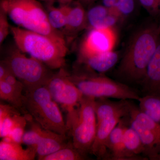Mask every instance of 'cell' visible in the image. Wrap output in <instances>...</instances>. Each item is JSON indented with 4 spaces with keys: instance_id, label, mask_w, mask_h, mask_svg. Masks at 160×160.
<instances>
[{
    "instance_id": "e0dca14e",
    "label": "cell",
    "mask_w": 160,
    "mask_h": 160,
    "mask_svg": "<svg viewBox=\"0 0 160 160\" xmlns=\"http://www.w3.org/2000/svg\"><path fill=\"white\" fill-rule=\"evenodd\" d=\"M66 135L44 129L42 136L36 146L38 159L53 153L67 145L68 141Z\"/></svg>"
},
{
    "instance_id": "d4e9b609",
    "label": "cell",
    "mask_w": 160,
    "mask_h": 160,
    "mask_svg": "<svg viewBox=\"0 0 160 160\" xmlns=\"http://www.w3.org/2000/svg\"><path fill=\"white\" fill-rule=\"evenodd\" d=\"M139 107L142 111L160 123V98L150 95L140 97Z\"/></svg>"
},
{
    "instance_id": "7402d4cb",
    "label": "cell",
    "mask_w": 160,
    "mask_h": 160,
    "mask_svg": "<svg viewBox=\"0 0 160 160\" xmlns=\"http://www.w3.org/2000/svg\"><path fill=\"white\" fill-rule=\"evenodd\" d=\"M23 91L9 85L3 80H0V98L26 114L23 105Z\"/></svg>"
},
{
    "instance_id": "4dcf8cb0",
    "label": "cell",
    "mask_w": 160,
    "mask_h": 160,
    "mask_svg": "<svg viewBox=\"0 0 160 160\" xmlns=\"http://www.w3.org/2000/svg\"><path fill=\"white\" fill-rule=\"evenodd\" d=\"M103 6L112 11L115 12L117 0H102Z\"/></svg>"
},
{
    "instance_id": "836d02e7",
    "label": "cell",
    "mask_w": 160,
    "mask_h": 160,
    "mask_svg": "<svg viewBox=\"0 0 160 160\" xmlns=\"http://www.w3.org/2000/svg\"><path fill=\"white\" fill-rule=\"evenodd\" d=\"M95 0H80V2L85 5H89L94 2Z\"/></svg>"
},
{
    "instance_id": "f546056e",
    "label": "cell",
    "mask_w": 160,
    "mask_h": 160,
    "mask_svg": "<svg viewBox=\"0 0 160 160\" xmlns=\"http://www.w3.org/2000/svg\"><path fill=\"white\" fill-rule=\"evenodd\" d=\"M140 4L153 16H160V0H138Z\"/></svg>"
},
{
    "instance_id": "8fae6325",
    "label": "cell",
    "mask_w": 160,
    "mask_h": 160,
    "mask_svg": "<svg viewBox=\"0 0 160 160\" xmlns=\"http://www.w3.org/2000/svg\"><path fill=\"white\" fill-rule=\"evenodd\" d=\"M141 85L144 95H150L160 98V38Z\"/></svg>"
},
{
    "instance_id": "cb8c5ba5",
    "label": "cell",
    "mask_w": 160,
    "mask_h": 160,
    "mask_svg": "<svg viewBox=\"0 0 160 160\" xmlns=\"http://www.w3.org/2000/svg\"><path fill=\"white\" fill-rule=\"evenodd\" d=\"M69 5L56 7L53 4H47L46 10L49 24L53 29L62 32L66 26Z\"/></svg>"
},
{
    "instance_id": "4316f807",
    "label": "cell",
    "mask_w": 160,
    "mask_h": 160,
    "mask_svg": "<svg viewBox=\"0 0 160 160\" xmlns=\"http://www.w3.org/2000/svg\"><path fill=\"white\" fill-rule=\"evenodd\" d=\"M28 122L30 124V129L25 132L23 135L22 144L27 147H33L36 149L38 143L42 136L44 129L32 117L29 118Z\"/></svg>"
},
{
    "instance_id": "30bf717a",
    "label": "cell",
    "mask_w": 160,
    "mask_h": 160,
    "mask_svg": "<svg viewBox=\"0 0 160 160\" xmlns=\"http://www.w3.org/2000/svg\"><path fill=\"white\" fill-rule=\"evenodd\" d=\"M123 117L116 116L97 121V128L94 142L92 146L90 154L98 159H108L106 144L111 132Z\"/></svg>"
},
{
    "instance_id": "f1b7e54d",
    "label": "cell",
    "mask_w": 160,
    "mask_h": 160,
    "mask_svg": "<svg viewBox=\"0 0 160 160\" xmlns=\"http://www.w3.org/2000/svg\"><path fill=\"white\" fill-rule=\"evenodd\" d=\"M10 28L8 22V16L5 11L0 8V44H2L10 32Z\"/></svg>"
},
{
    "instance_id": "ba28073f",
    "label": "cell",
    "mask_w": 160,
    "mask_h": 160,
    "mask_svg": "<svg viewBox=\"0 0 160 160\" xmlns=\"http://www.w3.org/2000/svg\"><path fill=\"white\" fill-rule=\"evenodd\" d=\"M52 73L45 86L52 98L69 112L76 108L83 97L82 92L70 80L64 68Z\"/></svg>"
},
{
    "instance_id": "8992f818",
    "label": "cell",
    "mask_w": 160,
    "mask_h": 160,
    "mask_svg": "<svg viewBox=\"0 0 160 160\" xmlns=\"http://www.w3.org/2000/svg\"><path fill=\"white\" fill-rule=\"evenodd\" d=\"M95 100L94 98L84 95L79 106L67 112L66 125L72 143L86 156L90 153L96 134Z\"/></svg>"
},
{
    "instance_id": "d6986e66",
    "label": "cell",
    "mask_w": 160,
    "mask_h": 160,
    "mask_svg": "<svg viewBox=\"0 0 160 160\" xmlns=\"http://www.w3.org/2000/svg\"><path fill=\"white\" fill-rule=\"evenodd\" d=\"M37 156L35 148L24 149L21 143L3 139L0 142L1 160H33Z\"/></svg>"
},
{
    "instance_id": "83f0119b",
    "label": "cell",
    "mask_w": 160,
    "mask_h": 160,
    "mask_svg": "<svg viewBox=\"0 0 160 160\" xmlns=\"http://www.w3.org/2000/svg\"><path fill=\"white\" fill-rule=\"evenodd\" d=\"M136 0H117L115 12L120 21H123L134 12Z\"/></svg>"
},
{
    "instance_id": "9a60e30c",
    "label": "cell",
    "mask_w": 160,
    "mask_h": 160,
    "mask_svg": "<svg viewBox=\"0 0 160 160\" xmlns=\"http://www.w3.org/2000/svg\"><path fill=\"white\" fill-rule=\"evenodd\" d=\"M18 109L10 104H0V137L3 138L13 128L22 124H27L29 114L22 115Z\"/></svg>"
},
{
    "instance_id": "5b68a950",
    "label": "cell",
    "mask_w": 160,
    "mask_h": 160,
    "mask_svg": "<svg viewBox=\"0 0 160 160\" xmlns=\"http://www.w3.org/2000/svg\"><path fill=\"white\" fill-rule=\"evenodd\" d=\"M58 104L45 86L26 90L23 94L26 114L43 129L66 135L68 128Z\"/></svg>"
},
{
    "instance_id": "4fadbf2b",
    "label": "cell",
    "mask_w": 160,
    "mask_h": 160,
    "mask_svg": "<svg viewBox=\"0 0 160 160\" xmlns=\"http://www.w3.org/2000/svg\"><path fill=\"white\" fill-rule=\"evenodd\" d=\"M120 21L115 12L102 5L93 6L86 12V28L88 29L114 28Z\"/></svg>"
},
{
    "instance_id": "7c38bea8",
    "label": "cell",
    "mask_w": 160,
    "mask_h": 160,
    "mask_svg": "<svg viewBox=\"0 0 160 160\" xmlns=\"http://www.w3.org/2000/svg\"><path fill=\"white\" fill-rule=\"evenodd\" d=\"M121 119L113 129L107 140L106 147L108 152V159L130 160L124 146V133L126 127L129 125V117Z\"/></svg>"
},
{
    "instance_id": "ac0fdd59",
    "label": "cell",
    "mask_w": 160,
    "mask_h": 160,
    "mask_svg": "<svg viewBox=\"0 0 160 160\" xmlns=\"http://www.w3.org/2000/svg\"><path fill=\"white\" fill-rule=\"evenodd\" d=\"M129 125L135 130L141 138L145 151L144 156L147 158L154 160L160 152V137L155 132L140 125L129 118Z\"/></svg>"
},
{
    "instance_id": "7a4b0ae2",
    "label": "cell",
    "mask_w": 160,
    "mask_h": 160,
    "mask_svg": "<svg viewBox=\"0 0 160 160\" xmlns=\"http://www.w3.org/2000/svg\"><path fill=\"white\" fill-rule=\"evenodd\" d=\"M10 32L20 51L41 61L49 69H60L66 66V44L18 26H11Z\"/></svg>"
},
{
    "instance_id": "9c48e42d",
    "label": "cell",
    "mask_w": 160,
    "mask_h": 160,
    "mask_svg": "<svg viewBox=\"0 0 160 160\" xmlns=\"http://www.w3.org/2000/svg\"><path fill=\"white\" fill-rule=\"evenodd\" d=\"M117 41V35L114 28L89 29L80 45L78 61L113 51Z\"/></svg>"
},
{
    "instance_id": "44dd1931",
    "label": "cell",
    "mask_w": 160,
    "mask_h": 160,
    "mask_svg": "<svg viewBox=\"0 0 160 160\" xmlns=\"http://www.w3.org/2000/svg\"><path fill=\"white\" fill-rule=\"evenodd\" d=\"M123 141L125 149L130 160L144 158L140 156L141 154L144 155L145 151L141 138L137 132L129 125L124 132Z\"/></svg>"
},
{
    "instance_id": "603a6c76",
    "label": "cell",
    "mask_w": 160,
    "mask_h": 160,
    "mask_svg": "<svg viewBox=\"0 0 160 160\" xmlns=\"http://www.w3.org/2000/svg\"><path fill=\"white\" fill-rule=\"evenodd\" d=\"M130 100L129 117L143 127L155 132L160 137V123L156 122L148 115L142 111Z\"/></svg>"
},
{
    "instance_id": "3957f363",
    "label": "cell",
    "mask_w": 160,
    "mask_h": 160,
    "mask_svg": "<svg viewBox=\"0 0 160 160\" xmlns=\"http://www.w3.org/2000/svg\"><path fill=\"white\" fill-rule=\"evenodd\" d=\"M0 8L18 27L66 44L63 33L49 24L46 10L37 0H1Z\"/></svg>"
},
{
    "instance_id": "2e32d148",
    "label": "cell",
    "mask_w": 160,
    "mask_h": 160,
    "mask_svg": "<svg viewBox=\"0 0 160 160\" xmlns=\"http://www.w3.org/2000/svg\"><path fill=\"white\" fill-rule=\"evenodd\" d=\"M131 100H120L115 102L106 98L96 99L95 112L98 121L116 116H129Z\"/></svg>"
},
{
    "instance_id": "277c9868",
    "label": "cell",
    "mask_w": 160,
    "mask_h": 160,
    "mask_svg": "<svg viewBox=\"0 0 160 160\" xmlns=\"http://www.w3.org/2000/svg\"><path fill=\"white\" fill-rule=\"evenodd\" d=\"M76 68L70 80L82 92L83 95L95 99L112 98L119 100H137L138 93L128 85L116 82L84 66Z\"/></svg>"
},
{
    "instance_id": "484cf974",
    "label": "cell",
    "mask_w": 160,
    "mask_h": 160,
    "mask_svg": "<svg viewBox=\"0 0 160 160\" xmlns=\"http://www.w3.org/2000/svg\"><path fill=\"white\" fill-rule=\"evenodd\" d=\"M87 158L74 147L72 141L70 140L62 148L44 157L41 160H82Z\"/></svg>"
},
{
    "instance_id": "6da1fadb",
    "label": "cell",
    "mask_w": 160,
    "mask_h": 160,
    "mask_svg": "<svg viewBox=\"0 0 160 160\" xmlns=\"http://www.w3.org/2000/svg\"><path fill=\"white\" fill-rule=\"evenodd\" d=\"M160 38V23L152 22L135 33L117 69L121 82L140 84Z\"/></svg>"
},
{
    "instance_id": "1f68e13d",
    "label": "cell",
    "mask_w": 160,
    "mask_h": 160,
    "mask_svg": "<svg viewBox=\"0 0 160 160\" xmlns=\"http://www.w3.org/2000/svg\"><path fill=\"white\" fill-rule=\"evenodd\" d=\"M9 70L7 66L1 62L0 65V80H3L9 72Z\"/></svg>"
},
{
    "instance_id": "52a82bcc",
    "label": "cell",
    "mask_w": 160,
    "mask_h": 160,
    "mask_svg": "<svg viewBox=\"0 0 160 160\" xmlns=\"http://www.w3.org/2000/svg\"><path fill=\"white\" fill-rule=\"evenodd\" d=\"M2 62L23 83L25 91L45 86L52 74L44 63L27 56L17 47L11 49Z\"/></svg>"
},
{
    "instance_id": "ffe728a7",
    "label": "cell",
    "mask_w": 160,
    "mask_h": 160,
    "mask_svg": "<svg viewBox=\"0 0 160 160\" xmlns=\"http://www.w3.org/2000/svg\"><path fill=\"white\" fill-rule=\"evenodd\" d=\"M118 60V55L112 51L92 56L78 61L79 64L92 71L104 74L114 67Z\"/></svg>"
},
{
    "instance_id": "d6a6232c",
    "label": "cell",
    "mask_w": 160,
    "mask_h": 160,
    "mask_svg": "<svg viewBox=\"0 0 160 160\" xmlns=\"http://www.w3.org/2000/svg\"><path fill=\"white\" fill-rule=\"evenodd\" d=\"M45 2L46 4H53L55 0H41ZM72 0H58V2L60 3V6L62 5H69Z\"/></svg>"
},
{
    "instance_id": "e575fe53",
    "label": "cell",
    "mask_w": 160,
    "mask_h": 160,
    "mask_svg": "<svg viewBox=\"0 0 160 160\" xmlns=\"http://www.w3.org/2000/svg\"><path fill=\"white\" fill-rule=\"evenodd\" d=\"M155 160H160V152L159 153L158 155L155 158Z\"/></svg>"
},
{
    "instance_id": "5bb4252c",
    "label": "cell",
    "mask_w": 160,
    "mask_h": 160,
    "mask_svg": "<svg viewBox=\"0 0 160 160\" xmlns=\"http://www.w3.org/2000/svg\"><path fill=\"white\" fill-rule=\"evenodd\" d=\"M86 28V12L80 2L73 6L69 4L66 24L62 33L66 42L72 41L79 32Z\"/></svg>"
}]
</instances>
